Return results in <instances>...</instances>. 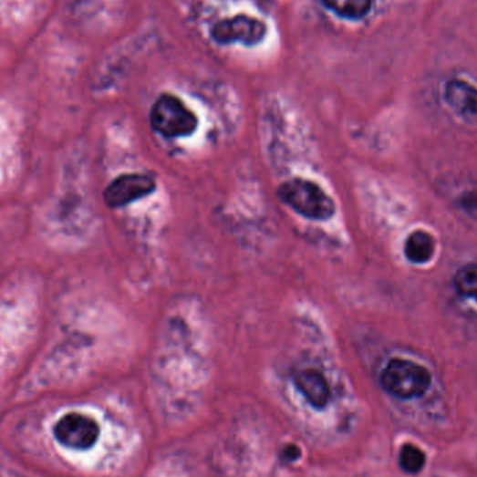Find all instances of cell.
<instances>
[{
  "mask_svg": "<svg viewBox=\"0 0 477 477\" xmlns=\"http://www.w3.org/2000/svg\"><path fill=\"white\" fill-rule=\"evenodd\" d=\"M278 196L285 204L308 220L326 221L336 213L331 197L315 181L292 179L278 189Z\"/></svg>",
  "mask_w": 477,
  "mask_h": 477,
  "instance_id": "obj_1",
  "label": "cell"
},
{
  "mask_svg": "<svg viewBox=\"0 0 477 477\" xmlns=\"http://www.w3.org/2000/svg\"><path fill=\"white\" fill-rule=\"evenodd\" d=\"M154 190V179L147 175L131 173L115 179L105 190L104 200L108 207L120 208L149 196Z\"/></svg>",
  "mask_w": 477,
  "mask_h": 477,
  "instance_id": "obj_6",
  "label": "cell"
},
{
  "mask_svg": "<svg viewBox=\"0 0 477 477\" xmlns=\"http://www.w3.org/2000/svg\"><path fill=\"white\" fill-rule=\"evenodd\" d=\"M399 465L407 473H419L426 465V454L416 445H403L399 452Z\"/></svg>",
  "mask_w": 477,
  "mask_h": 477,
  "instance_id": "obj_11",
  "label": "cell"
},
{
  "mask_svg": "<svg viewBox=\"0 0 477 477\" xmlns=\"http://www.w3.org/2000/svg\"><path fill=\"white\" fill-rule=\"evenodd\" d=\"M434 254V242L430 234L423 231H416L408 237L405 244V255L408 260L421 264L430 260Z\"/></svg>",
  "mask_w": 477,
  "mask_h": 477,
  "instance_id": "obj_9",
  "label": "cell"
},
{
  "mask_svg": "<svg viewBox=\"0 0 477 477\" xmlns=\"http://www.w3.org/2000/svg\"><path fill=\"white\" fill-rule=\"evenodd\" d=\"M152 129L165 137H186L196 131L199 120L178 97L171 94L161 95L152 105L150 113Z\"/></svg>",
  "mask_w": 477,
  "mask_h": 477,
  "instance_id": "obj_3",
  "label": "cell"
},
{
  "mask_svg": "<svg viewBox=\"0 0 477 477\" xmlns=\"http://www.w3.org/2000/svg\"><path fill=\"white\" fill-rule=\"evenodd\" d=\"M324 6L349 20H360L370 13L373 0H321Z\"/></svg>",
  "mask_w": 477,
  "mask_h": 477,
  "instance_id": "obj_10",
  "label": "cell"
},
{
  "mask_svg": "<svg viewBox=\"0 0 477 477\" xmlns=\"http://www.w3.org/2000/svg\"><path fill=\"white\" fill-rule=\"evenodd\" d=\"M267 36V26L264 21L249 16H234L220 21L211 30L213 41L220 44L242 42L244 45H257Z\"/></svg>",
  "mask_w": 477,
  "mask_h": 477,
  "instance_id": "obj_5",
  "label": "cell"
},
{
  "mask_svg": "<svg viewBox=\"0 0 477 477\" xmlns=\"http://www.w3.org/2000/svg\"><path fill=\"white\" fill-rule=\"evenodd\" d=\"M57 442L71 450H89L99 439V426L94 419L80 413L63 416L54 427Z\"/></svg>",
  "mask_w": 477,
  "mask_h": 477,
  "instance_id": "obj_4",
  "label": "cell"
},
{
  "mask_svg": "<svg viewBox=\"0 0 477 477\" xmlns=\"http://www.w3.org/2000/svg\"><path fill=\"white\" fill-rule=\"evenodd\" d=\"M381 386L392 397L413 399L423 397L431 386V374L427 368L410 360L394 359L381 374Z\"/></svg>",
  "mask_w": 477,
  "mask_h": 477,
  "instance_id": "obj_2",
  "label": "cell"
},
{
  "mask_svg": "<svg viewBox=\"0 0 477 477\" xmlns=\"http://www.w3.org/2000/svg\"><path fill=\"white\" fill-rule=\"evenodd\" d=\"M455 288L463 296L477 299V264H469L461 268L455 276Z\"/></svg>",
  "mask_w": 477,
  "mask_h": 477,
  "instance_id": "obj_12",
  "label": "cell"
},
{
  "mask_svg": "<svg viewBox=\"0 0 477 477\" xmlns=\"http://www.w3.org/2000/svg\"><path fill=\"white\" fill-rule=\"evenodd\" d=\"M295 386L305 395L306 399L312 403L313 407L321 410L328 403V384H327L323 374L318 373V371L312 370V368L299 371L295 376Z\"/></svg>",
  "mask_w": 477,
  "mask_h": 477,
  "instance_id": "obj_8",
  "label": "cell"
},
{
  "mask_svg": "<svg viewBox=\"0 0 477 477\" xmlns=\"http://www.w3.org/2000/svg\"><path fill=\"white\" fill-rule=\"evenodd\" d=\"M445 99L466 122L477 123V89L462 80H451L445 87Z\"/></svg>",
  "mask_w": 477,
  "mask_h": 477,
  "instance_id": "obj_7",
  "label": "cell"
}]
</instances>
